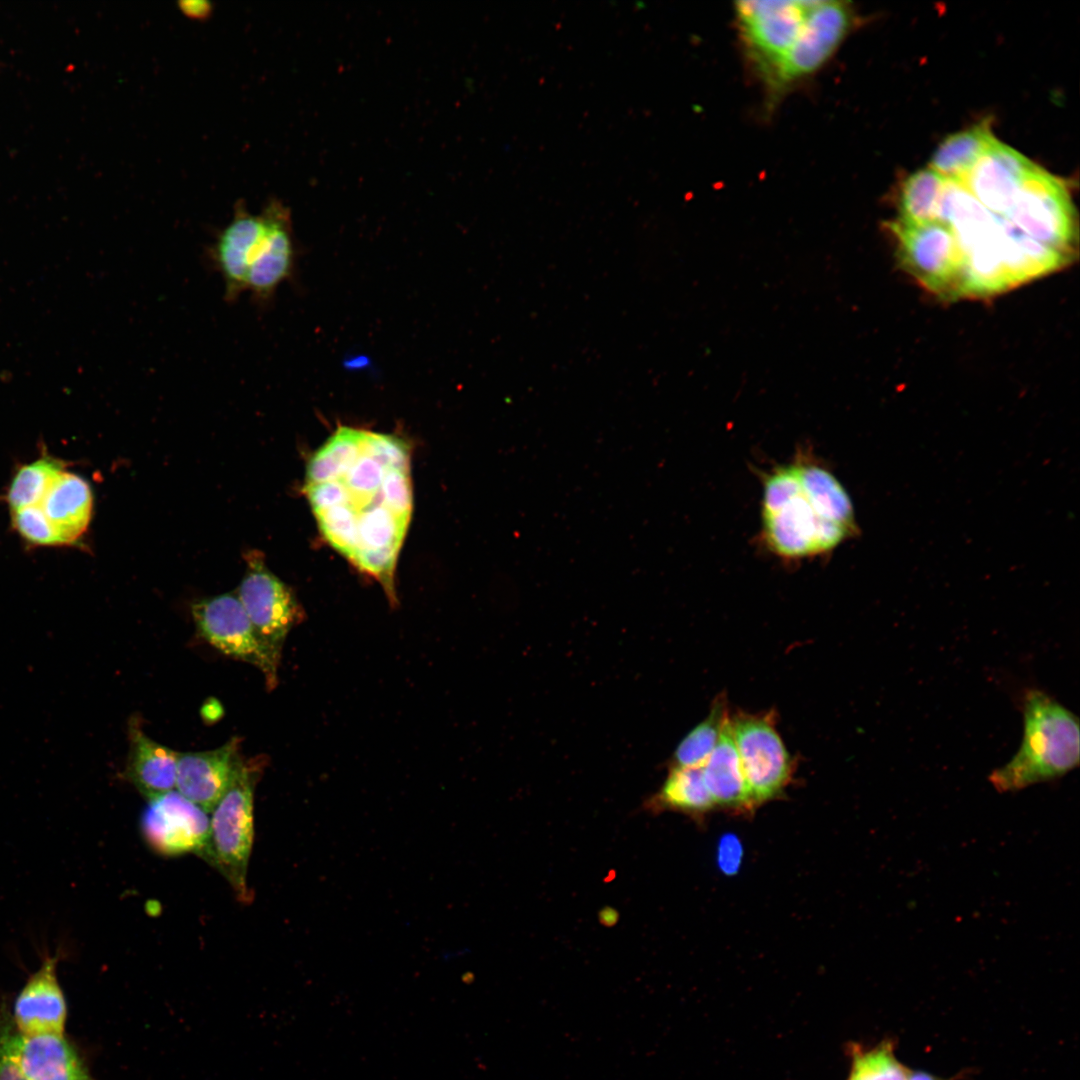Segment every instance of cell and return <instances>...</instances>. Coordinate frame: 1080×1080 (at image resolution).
<instances>
[{
	"instance_id": "cell-32",
	"label": "cell",
	"mask_w": 1080,
	"mask_h": 1080,
	"mask_svg": "<svg viewBox=\"0 0 1080 1080\" xmlns=\"http://www.w3.org/2000/svg\"><path fill=\"white\" fill-rule=\"evenodd\" d=\"M961 1079H963V1072L957 1074L954 1077L943 1078V1077L934 1075V1074H932L930 1072H927V1071L910 1069V1072H909L908 1077H907L906 1080H961Z\"/></svg>"
},
{
	"instance_id": "cell-8",
	"label": "cell",
	"mask_w": 1080,
	"mask_h": 1080,
	"mask_svg": "<svg viewBox=\"0 0 1080 1080\" xmlns=\"http://www.w3.org/2000/svg\"><path fill=\"white\" fill-rule=\"evenodd\" d=\"M813 1H741L736 15L745 47L768 86L798 38Z\"/></svg>"
},
{
	"instance_id": "cell-33",
	"label": "cell",
	"mask_w": 1080,
	"mask_h": 1080,
	"mask_svg": "<svg viewBox=\"0 0 1080 1080\" xmlns=\"http://www.w3.org/2000/svg\"><path fill=\"white\" fill-rule=\"evenodd\" d=\"M91 1080V1079H90Z\"/></svg>"
},
{
	"instance_id": "cell-13",
	"label": "cell",
	"mask_w": 1080,
	"mask_h": 1080,
	"mask_svg": "<svg viewBox=\"0 0 1080 1080\" xmlns=\"http://www.w3.org/2000/svg\"><path fill=\"white\" fill-rule=\"evenodd\" d=\"M1035 165L996 139L981 155L962 184L992 214L1004 217Z\"/></svg>"
},
{
	"instance_id": "cell-3",
	"label": "cell",
	"mask_w": 1080,
	"mask_h": 1080,
	"mask_svg": "<svg viewBox=\"0 0 1080 1080\" xmlns=\"http://www.w3.org/2000/svg\"><path fill=\"white\" fill-rule=\"evenodd\" d=\"M1021 707L1024 731L1020 748L989 775L990 783L1001 793L1061 778L1080 761L1079 719L1072 711L1038 688L1024 691Z\"/></svg>"
},
{
	"instance_id": "cell-10",
	"label": "cell",
	"mask_w": 1080,
	"mask_h": 1080,
	"mask_svg": "<svg viewBox=\"0 0 1080 1080\" xmlns=\"http://www.w3.org/2000/svg\"><path fill=\"white\" fill-rule=\"evenodd\" d=\"M191 611L202 638L225 655L257 667L269 690L277 686L278 669L264 652L237 594L226 593L197 601L192 604Z\"/></svg>"
},
{
	"instance_id": "cell-17",
	"label": "cell",
	"mask_w": 1080,
	"mask_h": 1080,
	"mask_svg": "<svg viewBox=\"0 0 1080 1080\" xmlns=\"http://www.w3.org/2000/svg\"><path fill=\"white\" fill-rule=\"evenodd\" d=\"M266 230L251 260L246 291L260 303L268 301L292 271L294 245L288 211L277 202L264 209Z\"/></svg>"
},
{
	"instance_id": "cell-9",
	"label": "cell",
	"mask_w": 1080,
	"mask_h": 1080,
	"mask_svg": "<svg viewBox=\"0 0 1080 1080\" xmlns=\"http://www.w3.org/2000/svg\"><path fill=\"white\" fill-rule=\"evenodd\" d=\"M890 228L904 268L929 290L955 297L962 256L952 230L940 221H895Z\"/></svg>"
},
{
	"instance_id": "cell-22",
	"label": "cell",
	"mask_w": 1080,
	"mask_h": 1080,
	"mask_svg": "<svg viewBox=\"0 0 1080 1080\" xmlns=\"http://www.w3.org/2000/svg\"><path fill=\"white\" fill-rule=\"evenodd\" d=\"M994 139L986 121L952 134L936 149L930 168L946 180L961 183Z\"/></svg>"
},
{
	"instance_id": "cell-18",
	"label": "cell",
	"mask_w": 1080,
	"mask_h": 1080,
	"mask_svg": "<svg viewBox=\"0 0 1080 1080\" xmlns=\"http://www.w3.org/2000/svg\"><path fill=\"white\" fill-rule=\"evenodd\" d=\"M12 1046L29 1080H90L76 1050L63 1034L26 1035L14 1031Z\"/></svg>"
},
{
	"instance_id": "cell-7",
	"label": "cell",
	"mask_w": 1080,
	"mask_h": 1080,
	"mask_svg": "<svg viewBox=\"0 0 1080 1080\" xmlns=\"http://www.w3.org/2000/svg\"><path fill=\"white\" fill-rule=\"evenodd\" d=\"M1003 218L1033 240L1072 256L1076 231L1069 193L1042 168L1035 165Z\"/></svg>"
},
{
	"instance_id": "cell-6",
	"label": "cell",
	"mask_w": 1080,
	"mask_h": 1080,
	"mask_svg": "<svg viewBox=\"0 0 1080 1080\" xmlns=\"http://www.w3.org/2000/svg\"><path fill=\"white\" fill-rule=\"evenodd\" d=\"M730 723L752 804L774 798L793 771V759L776 728L775 712H738Z\"/></svg>"
},
{
	"instance_id": "cell-11",
	"label": "cell",
	"mask_w": 1080,
	"mask_h": 1080,
	"mask_svg": "<svg viewBox=\"0 0 1080 1080\" xmlns=\"http://www.w3.org/2000/svg\"><path fill=\"white\" fill-rule=\"evenodd\" d=\"M852 23L845 2L813 1L804 26L778 67L769 88L783 90L819 68L836 50Z\"/></svg>"
},
{
	"instance_id": "cell-28",
	"label": "cell",
	"mask_w": 1080,
	"mask_h": 1080,
	"mask_svg": "<svg viewBox=\"0 0 1080 1080\" xmlns=\"http://www.w3.org/2000/svg\"><path fill=\"white\" fill-rule=\"evenodd\" d=\"M12 523L17 533L32 545H64L60 535L39 505L12 511Z\"/></svg>"
},
{
	"instance_id": "cell-27",
	"label": "cell",
	"mask_w": 1080,
	"mask_h": 1080,
	"mask_svg": "<svg viewBox=\"0 0 1080 1080\" xmlns=\"http://www.w3.org/2000/svg\"><path fill=\"white\" fill-rule=\"evenodd\" d=\"M65 466L64 461L49 455L22 465L5 495L11 510L40 505L52 484L65 471Z\"/></svg>"
},
{
	"instance_id": "cell-30",
	"label": "cell",
	"mask_w": 1080,
	"mask_h": 1080,
	"mask_svg": "<svg viewBox=\"0 0 1080 1080\" xmlns=\"http://www.w3.org/2000/svg\"><path fill=\"white\" fill-rule=\"evenodd\" d=\"M718 864L720 869L727 873H735L742 859V846L734 835H725L719 842Z\"/></svg>"
},
{
	"instance_id": "cell-12",
	"label": "cell",
	"mask_w": 1080,
	"mask_h": 1080,
	"mask_svg": "<svg viewBox=\"0 0 1080 1080\" xmlns=\"http://www.w3.org/2000/svg\"><path fill=\"white\" fill-rule=\"evenodd\" d=\"M141 827L146 841L162 855L206 854L210 816L177 790L148 800Z\"/></svg>"
},
{
	"instance_id": "cell-20",
	"label": "cell",
	"mask_w": 1080,
	"mask_h": 1080,
	"mask_svg": "<svg viewBox=\"0 0 1080 1080\" xmlns=\"http://www.w3.org/2000/svg\"><path fill=\"white\" fill-rule=\"evenodd\" d=\"M39 506L64 545H72L78 542L88 528L93 507L92 492L85 479L65 470L52 484Z\"/></svg>"
},
{
	"instance_id": "cell-29",
	"label": "cell",
	"mask_w": 1080,
	"mask_h": 1080,
	"mask_svg": "<svg viewBox=\"0 0 1080 1080\" xmlns=\"http://www.w3.org/2000/svg\"><path fill=\"white\" fill-rule=\"evenodd\" d=\"M14 1031L9 1022L0 1026V1080H29L21 1070L12 1046Z\"/></svg>"
},
{
	"instance_id": "cell-26",
	"label": "cell",
	"mask_w": 1080,
	"mask_h": 1080,
	"mask_svg": "<svg viewBox=\"0 0 1080 1080\" xmlns=\"http://www.w3.org/2000/svg\"><path fill=\"white\" fill-rule=\"evenodd\" d=\"M728 719L725 697L719 696L705 719L677 745L672 755V766L702 767L719 742Z\"/></svg>"
},
{
	"instance_id": "cell-31",
	"label": "cell",
	"mask_w": 1080,
	"mask_h": 1080,
	"mask_svg": "<svg viewBox=\"0 0 1080 1080\" xmlns=\"http://www.w3.org/2000/svg\"><path fill=\"white\" fill-rule=\"evenodd\" d=\"M178 6L184 15L193 19L207 18L212 12V4L207 0H182Z\"/></svg>"
},
{
	"instance_id": "cell-14",
	"label": "cell",
	"mask_w": 1080,
	"mask_h": 1080,
	"mask_svg": "<svg viewBox=\"0 0 1080 1080\" xmlns=\"http://www.w3.org/2000/svg\"><path fill=\"white\" fill-rule=\"evenodd\" d=\"M265 230L263 211L253 214L239 205L231 221L217 234L210 258L222 278L226 301L233 302L246 291L248 269Z\"/></svg>"
},
{
	"instance_id": "cell-24",
	"label": "cell",
	"mask_w": 1080,
	"mask_h": 1080,
	"mask_svg": "<svg viewBox=\"0 0 1080 1080\" xmlns=\"http://www.w3.org/2000/svg\"><path fill=\"white\" fill-rule=\"evenodd\" d=\"M845 1080H906L910 1068L896 1055V1040L886 1037L874 1045L849 1042Z\"/></svg>"
},
{
	"instance_id": "cell-21",
	"label": "cell",
	"mask_w": 1080,
	"mask_h": 1080,
	"mask_svg": "<svg viewBox=\"0 0 1080 1080\" xmlns=\"http://www.w3.org/2000/svg\"><path fill=\"white\" fill-rule=\"evenodd\" d=\"M706 786L714 800L730 808H750L752 801L735 746L730 717L719 742L702 766Z\"/></svg>"
},
{
	"instance_id": "cell-16",
	"label": "cell",
	"mask_w": 1080,
	"mask_h": 1080,
	"mask_svg": "<svg viewBox=\"0 0 1080 1080\" xmlns=\"http://www.w3.org/2000/svg\"><path fill=\"white\" fill-rule=\"evenodd\" d=\"M240 745V738L232 737L212 750L179 753L176 790L208 813L211 812L243 758Z\"/></svg>"
},
{
	"instance_id": "cell-15",
	"label": "cell",
	"mask_w": 1080,
	"mask_h": 1080,
	"mask_svg": "<svg viewBox=\"0 0 1080 1080\" xmlns=\"http://www.w3.org/2000/svg\"><path fill=\"white\" fill-rule=\"evenodd\" d=\"M41 964L30 975L14 1005V1019L20 1033L63 1034L66 1020V1001L57 977V965L63 950L53 955L41 951Z\"/></svg>"
},
{
	"instance_id": "cell-2",
	"label": "cell",
	"mask_w": 1080,
	"mask_h": 1080,
	"mask_svg": "<svg viewBox=\"0 0 1080 1080\" xmlns=\"http://www.w3.org/2000/svg\"><path fill=\"white\" fill-rule=\"evenodd\" d=\"M761 511L765 542L785 559L829 552L856 532L846 510L803 476L798 458L766 475Z\"/></svg>"
},
{
	"instance_id": "cell-19",
	"label": "cell",
	"mask_w": 1080,
	"mask_h": 1080,
	"mask_svg": "<svg viewBox=\"0 0 1080 1080\" xmlns=\"http://www.w3.org/2000/svg\"><path fill=\"white\" fill-rule=\"evenodd\" d=\"M124 777L148 800L175 788L179 753L148 737L137 717L128 724Z\"/></svg>"
},
{
	"instance_id": "cell-5",
	"label": "cell",
	"mask_w": 1080,
	"mask_h": 1080,
	"mask_svg": "<svg viewBox=\"0 0 1080 1080\" xmlns=\"http://www.w3.org/2000/svg\"><path fill=\"white\" fill-rule=\"evenodd\" d=\"M246 562L248 569L237 595L264 652L278 669L285 640L304 620V610L293 591L267 569L258 552H249Z\"/></svg>"
},
{
	"instance_id": "cell-25",
	"label": "cell",
	"mask_w": 1080,
	"mask_h": 1080,
	"mask_svg": "<svg viewBox=\"0 0 1080 1080\" xmlns=\"http://www.w3.org/2000/svg\"><path fill=\"white\" fill-rule=\"evenodd\" d=\"M946 179L931 168L917 170L908 176L901 188L899 219L906 224L937 221L938 210Z\"/></svg>"
},
{
	"instance_id": "cell-23",
	"label": "cell",
	"mask_w": 1080,
	"mask_h": 1080,
	"mask_svg": "<svg viewBox=\"0 0 1080 1080\" xmlns=\"http://www.w3.org/2000/svg\"><path fill=\"white\" fill-rule=\"evenodd\" d=\"M715 805L706 786L702 767L671 766L660 789L648 801L652 809L687 813L704 812Z\"/></svg>"
},
{
	"instance_id": "cell-1",
	"label": "cell",
	"mask_w": 1080,
	"mask_h": 1080,
	"mask_svg": "<svg viewBox=\"0 0 1080 1080\" xmlns=\"http://www.w3.org/2000/svg\"><path fill=\"white\" fill-rule=\"evenodd\" d=\"M305 480L323 536L395 605V565L413 507L408 444L340 427L311 457Z\"/></svg>"
},
{
	"instance_id": "cell-4",
	"label": "cell",
	"mask_w": 1080,
	"mask_h": 1080,
	"mask_svg": "<svg viewBox=\"0 0 1080 1080\" xmlns=\"http://www.w3.org/2000/svg\"><path fill=\"white\" fill-rule=\"evenodd\" d=\"M267 760L242 758L210 816L206 858L223 874L241 902L252 894L247 871L254 838V791Z\"/></svg>"
}]
</instances>
